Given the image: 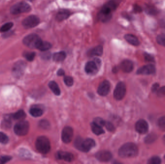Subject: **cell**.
Segmentation results:
<instances>
[{
	"mask_svg": "<svg viewBox=\"0 0 165 164\" xmlns=\"http://www.w3.org/2000/svg\"><path fill=\"white\" fill-rule=\"evenodd\" d=\"M95 145V142L93 139L87 138L82 139L77 137L75 141V146L77 149L84 152H88Z\"/></svg>",
	"mask_w": 165,
	"mask_h": 164,
	"instance_id": "obj_1",
	"label": "cell"
},
{
	"mask_svg": "<svg viewBox=\"0 0 165 164\" xmlns=\"http://www.w3.org/2000/svg\"><path fill=\"white\" fill-rule=\"evenodd\" d=\"M137 146L133 143H128L123 145L119 150V155L124 158L134 157L137 155Z\"/></svg>",
	"mask_w": 165,
	"mask_h": 164,
	"instance_id": "obj_2",
	"label": "cell"
},
{
	"mask_svg": "<svg viewBox=\"0 0 165 164\" xmlns=\"http://www.w3.org/2000/svg\"><path fill=\"white\" fill-rule=\"evenodd\" d=\"M35 147L37 151L41 154H47L50 150V143L48 138L45 136H40L36 141Z\"/></svg>",
	"mask_w": 165,
	"mask_h": 164,
	"instance_id": "obj_3",
	"label": "cell"
},
{
	"mask_svg": "<svg viewBox=\"0 0 165 164\" xmlns=\"http://www.w3.org/2000/svg\"><path fill=\"white\" fill-rule=\"evenodd\" d=\"M42 40L38 35L31 34L27 36L24 38L23 42L24 45L31 49L37 48L38 45Z\"/></svg>",
	"mask_w": 165,
	"mask_h": 164,
	"instance_id": "obj_4",
	"label": "cell"
},
{
	"mask_svg": "<svg viewBox=\"0 0 165 164\" xmlns=\"http://www.w3.org/2000/svg\"><path fill=\"white\" fill-rule=\"evenodd\" d=\"M31 10V6L24 2H18L12 6L10 8L11 13L13 15L27 13Z\"/></svg>",
	"mask_w": 165,
	"mask_h": 164,
	"instance_id": "obj_5",
	"label": "cell"
},
{
	"mask_svg": "<svg viewBox=\"0 0 165 164\" xmlns=\"http://www.w3.org/2000/svg\"><path fill=\"white\" fill-rule=\"evenodd\" d=\"M30 128L29 122L25 120H21L17 122L14 126L15 134L18 136H24L28 134Z\"/></svg>",
	"mask_w": 165,
	"mask_h": 164,
	"instance_id": "obj_6",
	"label": "cell"
},
{
	"mask_svg": "<svg viewBox=\"0 0 165 164\" xmlns=\"http://www.w3.org/2000/svg\"><path fill=\"white\" fill-rule=\"evenodd\" d=\"M126 94V86L123 82H119L116 86L114 91V98L117 100H121Z\"/></svg>",
	"mask_w": 165,
	"mask_h": 164,
	"instance_id": "obj_7",
	"label": "cell"
},
{
	"mask_svg": "<svg viewBox=\"0 0 165 164\" xmlns=\"http://www.w3.org/2000/svg\"><path fill=\"white\" fill-rule=\"evenodd\" d=\"M40 23V19L39 17L31 15L26 17L22 21V25L26 29H31L35 27Z\"/></svg>",
	"mask_w": 165,
	"mask_h": 164,
	"instance_id": "obj_8",
	"label": "cell"
},
{
	"mask_svg": "<svg viewBox=\"0 0 165 164\" xmlns=\"http://www.w3.org/2000/svg\"><path fill=\"white\" fill-rule=\"evenodd\" d=\"M112 11L111 9L107 7L105 5H103L102 9L100 11L97 15V17L99 20L103 22H106L110 20L111 18Z\"/></svg>",
	"mask_w": 165,
	"mask_h": 164,
	"instance_id": "obj_9",
	"label": "cell"
},
{
	"mask_svg": "<svg viewBox=\"0 0 165 164\" xmlns=\"http://www.w3.org/2000/svg\"><path fill=\"white\" fill-rule=\"evenodd\" d=\"M89 61L86 64L85 71L87 74L90 75H94L98 71V66H100L101 61Z\"/></svg>",
	"mask_w": 165,
	"mask_h": 164,
	"instance_id": "obj_10",
	"label": "cell"
},
{
	"mask_svg": "<svg viewBox=\"0 0 165 164\" xmlns=\"http://www.w3.org/2000/svg\"><path fill=\"white\" fill-rule=\"evenodd\" d=\"M73 131L71 127H64L62 130L61 138L62 141L65 144H68L72 140L73 137Z\"/></svg>",
	"mask_w": 165,
	"mask_h": 164,
	"instance_id": "obj_11",
	"label": "cell"
},
{
	"mask_svg": "<svg viewBox=\"0 0 165 164\" xmlns=\"http://www.w3.org/2000/svg\"><path fill=\"white\" fill-rule=\"evenodd\" d=\"M26 64L24 61H18L16 63L13 67V75L16 78H20L23 75L25 70Z\"/></svg>",
	"mask_w": 165,
	"mask_h": 164,
	"instance_id": "obj_12",
	"label": "cell"
},
{
	"mask_svg": "<svg viewBox=\"0 0 165 164\" xmlns=\"http://www.w3.org/2000/svg\"><path fill=\"white\" fill-rule=\"evenodd\" d=\"M110 88L111 86L109 81L107 80L102 81L98 87L97 94L102 96L107 95L110 92Z\"/></svg>",
	"mask_w": 165,
	"mask_h": 164,
	"instance_id": "obj_13",
	"label": "cell"
},
{
	"mask_svg": "<svg viewBox=\"0 0 165 164\" xmlns=\"http://www.w3.org/2000/svg\"><path fill=\"white\" fill-rule=\"evenodd\" d=\"M156 72V67L152 65H146L140 67L137 71V74L139 75H148L154 74Z\"/></svg>",
	"mask_w": 165,
	"mask_h": 164,
	"instance_id": "obj_14",
	"label": "cell"
},
{
	"mask_svg": "<svg viewBox=\"0 0 165 164\" xmlns=\"http://www.w3.org/2000/svg\"><path fill=\"white\" fill-rule=\"evenodd\" d=\"M98 160L101 162H108L112 159V155L110 152L107 151H101L97 152L95 155Z\"/></svg>",
	"mask_w": 165,
	"mask_h": 164,
	"instance_id": "obj_15",
	"label": "cell"
},
{
	"mask_svg": "<svg viewBox=\"0 0 165 164\" xmlns=\"http://www.w3.org/2000/svg\"><path fill=\"white\" fill-rule=\"evenodd\" d=\"M135 129L140 134H146L149 129L148 123L145 120H139L136 124Z\"/></svg>",
	"mask_w": 165,
	"mask_h": 164,
	"instance_id": "obj_16",
	"label": "cell"
},
{
	"mask_svg": "<svg viewBox=\"0 0 165 164\" xmlns=\"http://www.w3.org/2000/svg\"><path fill=\"white\" fill-rule=\"evenodd\" d=\"M133 63L130 60L126 59L123 60L120 65L121 70L125 73H130L133 70Z\"/></svg>",
	"mask_w": 165,
	"mask_h": 164,
	"instance_id": "obj_17",
	"label": "cell"
},
{
	"mask_svg": "<svg viewBox=\"0 0 165 164\" xmlns=\"http://www.w3.org/2000/svg\"><path fill=\"white\" fill-rule=\"evenodd\" d=\"M57 159L63 160L67 162H71L74 159V156L71 153L66 152H58L56 154Z\"/></svg>",
	"mask_w": 165,
	"mask_h": 164,
	"instance_id": "obj_18",
	"label": "cell"
},
{
	"mask_svg": "<svg viewBox=\"0 0 165 164\" xmlns=\"http://www.w3.org/2000/svg\"><path fill=\"white\" fill-rule=\"evenodd\" d=\"M71 13L67 10H61L57 13L56 16V19L59 21H61L66 20L70 16Z\"/></svg>",
	"mask_w": 165,
	"mask_h": 164,
	"instance_id": "obj_19",
	"label": "cell"
},
{
	"mask_svg": "<svg viewBox=\"0 0 165 164\" xmlns=\"http://www.w3.org/2000/svg\"><path fill=\"white\" fill-rule=\"evenodd\" d=\"M125 39L128 43L134 46H138L140 41L135 36L132 34H126L125 36Z\"/></svg>",
	"mask_w": 165,
	"mask_h": 164,
	"instance_id": "obj_20",
	"label": "cell"
},
{
	"mask_svg": "<svg viewBox=\"0 0 165 164\" xmlns=\"http://www.w3.org/2000/svg\"><path fill=\"white\" fill-rule=\"evenodd\" d=\"M103 54V47L101 46H97L90 51L88 55L90 56H101Z\"/></svg>",
	"mask_w": 165,
	"mask_h": 164,
	"instance_id": "obj_21",
	"label": "cell"
},
{
	"mask_svg": "<svg viewBox=\"0 0 165 164\" xmlns=\"http://www.w3.org/2000/svg\"><path fill=\"white\" fill-rule=\"evenodd\" d=\"M48 86L55 95L57 96L61 95V90L56 82L54 81H50L48 84Z\"/></svg>",
	"mask_w": 165,
	"mask_h": 164,
	"instance_id": "obj_22",
	"label": "cell"
},
{
	"mask_svg": "<svg viewBox=\"0 0 165 164\" xmlns=\"http://www.w3.org/2000/svg\"><path fill=\"white\" fill-rule=\"evenodd\" d=\"M66 57V54L65 52L63 51L54 54L53 59L54 61L59 62L63 61Z\"/></svg>",
	"mask_w": 165,
	"mask_h": 164,
	"instance_id": "obj_23",
	"label": "cell"
},
{
	"mask_svg": "<svg viewBox=\"0 0 165 164\" xmlns=\"http://www.w3.org/2000/svg\"><path fill=\"white\" fill-rule=\"evenodd\" d=\"M91 127L93 133L97 135H100L105 134V130L102 129V127L99 126L94 122L91 123Z\"/></svg>",
	"mask_w": 165,
	"mask_h": 164,
	"instance_id": "obj_24",
	"label": "cell"
},
{
	"mask_svg": "<svg viewBox=\"0 0 165 164\" xmlns=\"http://www.w3.org/2000/svg\"><path fill=\"white\" fill-rule=\"evenodd\" d=\"M52 47V45L50 42L42 41L37 49L42 52L47 51Z\"/></svg>",
	"mask_w": 165,
	"mask_h": 164,
	"instance_id": "obj_25",
	"label": "cell"
},
{
	"mask_svg": "<svg viewBox=\"0 0 165 164\" xmlns=\"http://www.w3.org/2000/svg\"><path fill=\"white\" fill-rule=\"evenodd\" d=\"M12 118H13L14 119L19 120H23V119H25L26 116V114L25 113L24 111L22 110H20L18 111L16 113H14L13 115H12Z\"/></svg>",
	"mask_w": 165,
	"mask_h": 164,
	"instance_id": "obj_26",
	"label": "cell"
},
{
	"mask_svg": "<svg viewBox=\"0 0 165 164\" xmlns=\"http://www.w3.org/2000/svg\"><path fill=\"white\" fill-rule=\"evenodd\" d=\"M30 113L33 117H39L43 114V111L38 107H33L30 110Z\"/></svg>",
	"mask_w": 165,
	"mask_h": 164,
	"instance_id": "obj_27",
	"label": "cell"
},
{
	"mask_svg": "<svg viewBox=\"0 0 165 164\" xmlns=\"http://www.w3.org/2000/svg\"><path fill=\"white\" fill-rule=\"evenodd\" d=\"M13 24L12 22H9V23H6L4 25L2 26V27L0 28V32H7L9 30L13 27Z\"/></svg>",
	"mask_w": 165,
	"mask_h": 164,
	"instance_id": "obj_28",
	"label": "cell"
},
{
	"mask_svg": "<svg viewBox=\"0 0 165 164\" xmlns=\"http://www.w3.org/2000/svg\"><path fill=\"white\" fill-rule=\"evenodd\" d=\"M24 56L28 61H32L35 56V52H26L24 54Z\"/></svg>",
	"mask_w": 165,
	"mask_h": 164,
	"instance_id": "obj_29",
	"label": "cell"
},
{
	"mask_svg": "<svg viewBox=\"0 0 165 164\" xmlns=\"http://www.w3.org/2000/svg\"><path fill=\"white\" fill-rule=\"evenodd\" d=\"M161 160L158 156H153L148 161V164H160Z\"/></svg>",
	"mask_w": 165,
	"mask_h": 164,
	"instance_id": "obj_30",
	"label": "cell"
},
{
	"mask_svg": "<svg viewBox=\"0 0 165 164\" xmlns=\"http://www.w3.org/2000/svg\"><path fill=\"white\" fill-rule=\"evenodd\" d=\"M156 41L159 45L165 47V34H160L156 38Z\"/></svg>",
	"mask_w": 165,
	"mask_h": 164,
	"instance_id": "obj_31",
	"label": "cell"
},
{
	"mask_svg": "<svg viewBox=\"0 0 165 164\" xmlns=\"http://www.w3.org/2000/svg\"><path fill=\"white\" fill-rule=\"evenodd\" d=\"M9 141V138L6 134L0 132V143L2 144H6Z\"/></svg>",
	"mask_w": 165,
	"mask_h": 164,
	"instance_id": "obj_32",
	"label": "cell"
},
{
	"mask_svg": "<svg viewBox=\"0 0 165 164\" xmlns=\"http://www.w3.org/2000/svg\"><path fill=\"white\" fill-rule=\"evenodd\" d=\"M158 125L161 130L165 131V116L159 119L158 121Z\"/></svg>",
	"mask_w": 165,
	"mask_h": 164,
	"instance_id": "obj_33",
	"label": "cell"
},
{
	"mask_svg": "<svg viewBox=\"0 0 165 164\" xmlns=\"http://www.w3.org/2000/svg\"><path fill=\"white\" fill-rule=\"evenodd\" d=\"M104 5L111 9L112 11H114L117 8V5L116 3L113 1H110L107 2Z\"/></svg>",
	"mask_w": 165,
	"mask_h": 164,
	"instance_id": "obj_34",
	"label": "cell"
},
{
	"mask_svg": "<svg viewBox=\"0 0 165 164\" xmlns=\"http://www.w3.org/2000/svg\"><path fill=\"white\" fill-rule=\"evenodd\" d=\"M64 82L67 86H72L73 84V80L72 77L70 76L65 77L64 78Z\"/></svg>",
	"mask_w": 165,
	"mask_h": 164,
	"instance_id": "obj_35",
	"label": "cell"
},
{
	"mask_svg": "<svg viewBox=\"0 0 165 164\" xmlns=\"http://www.w3.org/2000/svg\"><path fill=\"white\" fill-rule=\"evenodd\" d=\"M12 159L11 156L7 155H1L0 156V164H6L9 162Z\"/></svg>",
	"mask_w": 165,
	"mask_h": 164,
	"instance_id": "obj_36",
	"label": "cell"
},
{
	"mask_svg": "<svg viewBox=\"0 0 165 164\" xmlns=\"http://www.w3.org/2000/svg\"><path fill=\"white\" fill-rule=\"evenodd\" d=\"M105 122L106 121L103 120L102 119H101L100 117H96L94 119L93 122L96 124L97 125H99V126L102 127L105 126Z\"/></svg>",
	"mask_w": 165,
	"mask_h": 164,
	"instance_id": "obj_37",
	"label": "cell"
},
{
	"mask_svg": "<svg viewBox=\"0 0 165 164\" xmlns=\"http://www.w3.org/2000/svg\"><path fill=\"white\" fill-rule=\"evenodd\" d=\"M105 126L106 129H107L109 131H114L115 130V127H114V125L112 124V123H111L110 122H105Z\"/></svg>",
	"mask_w": 165,
	"mask_h": 164,
	"instance_id": "obj_38",
	"label": "cell"
},
{
	"mask_svg": "<svg viewBox=\"0 0 165 164\" xmlns=\"http://www.w3.org/2000/svg\"><path fill=\"white\" fill-rule=\"evenodd\" d=\"M146 11L148 14H151V15H155L156 13H157V11L156 10V9L154 8V7H147Z\"/></svg>",
	"mask_w": 165,
	"mask_h": 164,
	"instance_id": "obj_39",
	"label": "cell"
},
{
	"mask_svg": "<svg viewBox=\"0 0 165 164\" xmlns=\"http://www.w3.org/2000/svg\"><path fill=\"white\" fill-rule=\"evenodd\" d=\"M145 58L146 61L151 62H154L155 59L154 57L151 55H149L148 54H145Z\"/></svg>",
	"mask_w": 165,
	"mask_h": 164,
	"instance_id": "obj_40",
	"label": "cell"
},
{
	"mask_svg": "<svg viewBox=\"0 0 165 164\" xmlns=\"http://www.w3.org/2000/svg\"><path fill=\"white\" fill-rule=\"evenodd\" d=\"M157 95L160 96H163L165 95V86L158 89L157 91Z\"/></svg>",
	"mask_w": 165,
	"mask_h": 164,
	"instance_id": "obj_41",
	"label": "cell"
},
{
	"mask_svg": "<svg viewBox=\"0 0 165 164\" xmlns=\"http://www.w3.org/2000/svg\"><path fill=\"white\" fill-rule=\"evenodd\" d=\"M159 87H160V84L158 83H155L152 87V91L154 92L157 91L159 89Z\"/></svg>",
	"mask_w": 165,
	"mask_h": 164,
	"instance_id": "obj_42",
	"label": "cell"
},
{
	"mask_svg": "<svg viewBox=\"0 0 165 164\" xmlns=\"http://www.w3.org/2000/svg\"><path fill=\"white\" fill-rule=\"evenodd\" d=\"M134 10L136 13H140V12H141V11H142L141 7L137 5H135L134 6Z\"/></svg>",
	"mask_w": 165,
	"mask_h": 164,
	"instance_id": "obj_43",
	"label": "cell"
},
{
	"mask_svg": "<svg viewBox=\"0 0 165 164\" xmlns=\"http://www.w3.org/2000/svg\"><path fill=\"white\" fill-rule=\"evenodd\" d=\"M51 55L50 54V53H48V52H46V53H44V54H42V58H44V59H48L50 58Z\"/></svg>",
	"mask_w": 165,
	"mask_h": 164,
	"instance_id": "obj_44",
	"label": "cell"
},
{
	"mask_svg": "<svg viewBox=\"0 0 165 164\" xmlns=\"http://www.w3.org/2000/svg\"><path fill=\"white\" fill-rule=\"evenodd\" d=\"M64 74H65V71L62 69H60L57 71V75L59 76H62L64 75Z\"/></svg>",
	"mask_w": 165,
	"mask_h": 164,
	"instance_id": "obj_45",
	"label": "cell"
},
{
	"mask_svg": "<svg viewBox=\"0 0 165 164\" xmlns=\"http://www.w3.org/2000/svg\"><path fill=\"white\" fill-rule=\"evenodd\" d=\"M117 71H118V70H117V67H114V69H113V72H114V73H116V72H117Z\"/></svg>",
	"mask_w": 165,
	"mask_h": 164,
	"instance_id": "obj_46",
	"label": "cell"
},
{
	"mask_svg": "<svg viewBox=\"0 0 165 164\" xmlns=\"http://www.w3.org/2000/svg\"><path fill=\"white\" fill-rule=\"evenodd\" d=\"M112 164H122V163H120V162H117V161H115L114 163H112Z\"/></svg>",
	"mask_w": 165,
	"mask_h": 164,
	"instance_id": "obj_47",
	"label": "cell"
},
{
	"mask_svg": "<svg viewBox=\"0 0 165 164\" xmlns=\"http://www.w3.org/2000/svg\"><path fill=\"white\" fill-rule=\"evenodd\" d=\"M163 142H164V144H165V135H164V137H163Z\"/></svg>",
	"mask_w": 165,
	"mask_h": 164,
	"instance_id": "obj_48",
	"label": "cell"
},
{
	"mask_svg": "<svg viewBox=\"0 0 165 164\" xmlns=\"http://www.w3.org/2000/svg\"></svg>",
	"mask_w": 165,
	"mask_h": 164,
	"instance_id": "obj_49",
	"label": "cell"
}]
</instances>
